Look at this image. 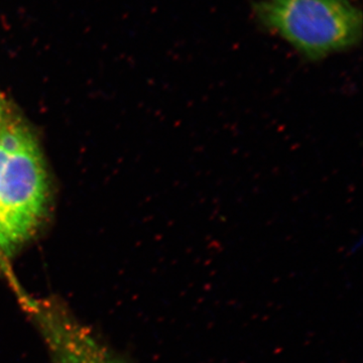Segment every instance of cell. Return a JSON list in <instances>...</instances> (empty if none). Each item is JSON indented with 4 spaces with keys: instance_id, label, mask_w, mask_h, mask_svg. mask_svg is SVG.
Returning a JSON list of instances; mask_svg holds the SVG:
<instances>
[{
    "instance_id": "3",
    "label": "cell",
    "mask_w": 363,
    "mask_h": 363,
    "mask_svg": "<svg viewBox=\"0 0 363 363\" xmlns=\"http://www.w3.org/2000/svg\"><path fill=\"white\" fill-rule=\"evenodd\" d=\"M51 363H128L57 298L21 295Z\"/></svg>"
},
{
    "instance_id": "4",
    "label": "cell",
    "mask_w": 363,
    "mask_h": 363,
    "mask_svg": "<svg viewBox=\"0 0 363 363\" xmlns=\"http://www.w3.org/2000/svg\"><path fill=\"white\" fill-rule=\"evenodd\" d=\"M6 121L7 113L6 104H4V98H2L1 94H0V130H1L2 126L6 124Z\"/></svg>"
},
{
    "instance_id": "1",
    "label": "cell",
    "mask_w": 363,
    "mask_h": 363,
    "mask_svg": "<svg viewBox=\"0 0 363 363\" xmlns=\"http://www.w3.org/2000/svg\"><path fill=\"white\" fill-rule=\"evenodd\" d=\"M49 183L32 131L21 123L0 130V262L11 259L44 220Z\"/></svg>"
},
{
    "instance_id": "2",
    "label": "cell",
    "mask_w": 363,
    "mask_h": 363,
    "mask_svg": "<svg viewBox=\"0 0 363 363\" xmlns=\"http://www.w3.org/2000/svg\"><path fill=\"white\" fill-rule=\"evenodd\" d=\"M253 13L309 61L347 51L362 39V9L350 0H259Z\"/></svg>"
}]
</instances>
